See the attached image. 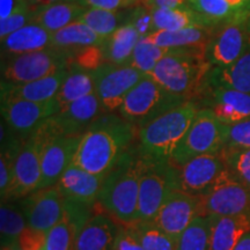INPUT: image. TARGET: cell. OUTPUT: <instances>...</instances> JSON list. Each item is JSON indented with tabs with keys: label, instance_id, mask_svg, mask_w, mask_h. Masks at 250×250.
Instances as JSON below:
<instances>
[{
	"label": "cell",
	"instance_id": "6da1fadb",
	"mask_svg": "<svg viewBox=\"0 0 250 250\" xmlns=\"http://www.w3.org/2000/svg\"><path fill=\"white\" fill-rule=\"evenodd\" d=\"M137 133L138 129L118 114H101L81 137L72 164L105 175L136 145Z\"/></svg>",
	"mask_w": 250,
	"mask_h": 250
},
{
	"label": "cell",
	"instance_id": "7a4b0ae2",
	"mask_svg": "<svg viewBox=\"0 0 250 250\" xmlns=\"http://www.w3.org/2000/svg\"><path fill=\"white\" fill-rule=\"evenodd\" d=\"M140 156L137 143L105 174L98 204L118 223L129 225L138 219Z\"/></svg>",
	"mask_w": 250,
	"mask_h": 250
},
{
	"label": "cell",
	"instance_id": "3957f363",
	"mask_svg": "<svg viewBox=\"0 0 250 250\" xmlns=\"http://www.w3.org/2000/svg\"><path fill=\"white\" fill-rule=\"evenodd\" d=\"M211 68L204 50L180 48L162 58L149 77L168 92L195 101L204 93Z\"/></svg>",
	"mask_w": 250,
	"mask_h": 250
},
{
	"label": "cell",
	"instance_id": "277c9868",
	"mask_svg": "<svg viewBox=\"0 0 250 250\" xmlns=\"http://www.w3.org/2000/svg\"><path fill=\"white\" fill-rule=\"evenodd\" d=\"M198 109L197 102L187 101L140 126L137 133L139 155L151 160L169 162Z\"/></svg>",
	"mask_w": 250,
	"mask_h": 250
},
{
	"label": "cell",
	"instance_id": "5b68a950",
	"mask_svg": "<svg viewBox=\"0 0 250 250\" xmlns=\"http://www.w3.org/2000/svg\"><path fill=\"white\" fill-rule=\"evenodd\" d=\"M188 100L168 92L149 76L139 81L127 94L117 114L137 129Z\"/></svg>",
	"mask_w": 250,
	"mask_h": 250
},
{
	"label": "cell",
	"instance_id": "8992f818",
	"mask_svg": "<svg viewBox=\"0 0 250 250\" xmlns=\"http://www.w3.org/2000/svg\"><path fill=\"white\" fill-rule=\"evenodd\" d=\"M70 51L49 48L1 61V83L23 85L68 68Z\"/></svg>",
	"mask_w": 250,
	"mask_h": 250
},
{
	"label": "cell",
	"instance_id": "52a82bcc",
	"mask_svg": "<svg viewBox=\"0 0 250 250\" xmlns=\"http://www.w3.org/2000/svg\"><path fill=\"white\" fill-rule=\"evenodd\" d=\"M224 147V124L208 108H199L191 125L170 158V164L181 166L203 154H217Z\"/></svg>",
	"mask_w": 250,
	"mask_h": 250
},
{
	"label": "cell",
	"instance_id": "ba28073f",
	"mask_svg": "<svg viewBox=\"0 0 250 250\" xmlns=\"http://www.w3.org/2000/svg\"><path fill=\"white\" fill-rule=\"evenodd\" d=\"M41 138V167L42 180L40 189L54 187L62 175L73 162L74 155L81 140L80 136H66L59 133L48 118L36 130Z\"/></svg>",
	"mask_w": 250,
	"mask_h": 250
},
{
	"label": "cell",
	"instance_id": "9c48e42d",
	"mask_svg": "<svg viewBox=\"0 0 250 250\" xmlns=\"http://www.w3.org/2000/svg\"><path fill=\"white\" fill-rule=\"evenodd\" d=\"M225 171L226 167L219 153L203 154L181 166L170 164L169 180L173 190L199 198L218 182Z\"/></svg>",
	"mask_w": 250,
	"mask_h": 250
},
{
	"label": "cell",
	"instance_id": "30bf717a",
	"mask_svg": "<svg viewBox=\"0 0 250 250\" xmlns=\"http://www.w3.org/2000/svg\"><path fill=\"white\" fill-rule=\"evenodd\" d=\"M92 73L103 114H117L131 89L147 76L130 65L114 64L103 65Z\"/></svg>",
	"mask_w": 250,
	"mask_h": 250
},
{
	"label": "cell",
	"instance_id": "8fae6325",
	"mask_svg": "<svg viewBox=\"0 0 250 250\" xmlns=\"http://www.w3.org/2000/svg\"><path fill=\"white\" fill-rule=\"evenodd\" d=\"M169 168L170 162L155 161L140 156L137 221L153 220L165 199L173 190L169 180Z\"/></svg>",
	"mask_w": 250,
	"mask_h": 250
},
{
	"label": "cell",
	"instance_id": "7c38bea8",
	"mask_svg": "<svg viewBox=\"0 0 250 250\" xmlns=\"http://www.w3.org/2000/svg\"><path fill=\"white\" fill-rule=\"evenodd\" d=\"M250 214V187L233 179L226 170L218 182L198 198V215Z\"/></svg>",
	"mask_w": 250,
	"mask_h": 250
},
{
	"label": "cell",
	"instance_id": "4fadbf2b",
	"mask_svg": "<svg viewBox=\"0 0 250 250\" xmlns=\"http://www.w3.org/2000/svg\"><path fill=\"white\" fill-rule=\"evenodd\" d=\"M59 110L61 107L55 99L46 102L18 99L1 100V120L23 142Z\"/></svg>",
	"mask_w": 250,
	"mask_h": 250
},
{
	"label": "cell",
	"instance_id": "5bb4252c",
	"mask_svg": "<svg viewBox=\"0 0 250 250\" xmlns=\"http://www.w3.org/2000/svg\"><path fill=\"white\" fill-rule=\"evenodd\" d=\"M250 46L247 22L224 24L215 30L205 49V59L211 67H227L235 62Z\"/></svg>",
	"mask_w": 250,
	"mask_h": 250
},
{
	"label": "cell",
	"instance_id": "9a60e30c",
	"mask_svg": "<svg viewBox=\"0 0 250 250\" xmlns=\"http://www.w3.org/2000/svg\"><path fill=\"white\" fill-rule=\"evenodd\" d=\"M28 226L48 233L64 215V198L54 186L40 189L19 199Z\"/></svg>",
	"mask_w": 250,
	"mask_h": 250
},
{
	"label": "cell",
	"instance_id": "2e32d148",
	"mask_svg": "<svg viewBox=\"0 0 250 250\" xmlns=\"http://www.w3.org/2000/svg\"><path fill=\"white\" fill-rule=\"evenodd\" d=\"M41 138L35 131L23 143L14 162V179L9 201H19L39 190L42 180Z\"/></svg>",
	"mask_w": 250,
	"mask_h": 250
},
{
	"label": "cell",
	"instance_id": "e0dca14e",
	"mask_svg": "<svg viewBox=\"0 0 250 250\" xmlns=\"http://www.w3.org/2000/svg\"><path fill=\"white\" fill-rule=\"evenodd\" d=\"M197 215L198 198L179 190H171L152 221L177 240Z\"/></svg>",
	"mask_w": 250,
	"mask_h": 250
},
{
	"label": "cell",
	"instance_id": "ac0fdd59",
	"mask_svg": "<svg viewBox=\"0 0 250 250\" xmlns=\"http://www.w3.org/2000/svg\"><path fill=\"white\" fill-rule=\"evenodd\" d=\"M202 104L213 112L220 123L232 125L250 117V94L225 87H206Z\"/></svg>",
	"mask_w": 250,
	"mask_h": 250
},
{
	"label": "cell",
	"instance_id": "d6986e66",
	"mask_svg": "<svg viewBox=\"0 0 250 250\" xmlns=\"http://www.w3.org/2000/svg\"><path fill=\"white\" fill-rule=\"evenodd\" d=\"M103 114L96 93L72 102L50 117V122L59 133L80 136L88 130L94 121Z\"/></svg>",
	"mask_w": 250,
	"mask_h": 250
},
{
	"label": "cell",
	"instance_id": "ffe728a7",
	"mask_svg": "<svg viewBox=\"0 0 250 250\" xmlns=\"http://www.w3.org/2000/svg\"><path fill=\"white\" fill-rule=\"evenodd\" d=\"M121 225L98 204L95 213L78 234L73 250H112Z\"/></svg>",
	"mask_w": 250,
	"mask_h": 250
},
{
	"label": "cell",
	"instance_id": "44dd1931",
	"mask_svg": "<svg viewBox=\"0 0 250 250\" xmlns=\"http://www.w3.org/2000/svg\"><path fill=\"white\" fill-rule=\"evenodd\" d=\"M189 7L197 12L210 27L247 22L250 0H189Z\"/></svg>",
	"mask_w": 250,
	"mask_h": 250
},
{
	"label": "cell",
	"instance_id": "7402d4cb",
	"mask_svg": "<svg viewBox=\"0 0 250 250\" xmlns=\"http://www.w3.org/2000/svg\"><path fill=\"white\" fill-rule=\"evenodd\" d=\"M105 175H96L71 164L56 184L62 198L96 203Z\"/></svg>",
	"mask_w": 250,
	"mask_h": 250
},
{
	"label": "cell",
	"instance_id": "603a6c76",
	"mask_svg": "<svg viewBox=\"0 0 250 250\" xmlns=\"http://www.w3.org/2000/svg\"><path fill=\"white\" fill-rule=\"evenodd\" d=\"M67 74L68 68H65L51 76L23 85L1 83V100L18 99L33 102H46L54 100Z\"/></svg>",
	"mask_w": 250,
	"mask_h": 250
},
{
	"label": "cell",
	"instance_id": "cb8c5ba5",
	"mask_svg": "<svg viewBox=\"0 0 250 250\" xmlns=\"http://www.w3.org/2000/svg\"><path fill=\"white\" fill-rule=\"evenodd\" d=\"M49 48H52L51 33L34 22L1 40L2 58L41 51Z\"/></svg>",
	"mask_w": 250,
	"mask_h": 250
},
{
	"label": "cell",
	"instance_id": "d4e9b609",
	"mask_svg": "<svg viewBox=\"0 0 250 250\" xmlns=\"http://www.w3.org/2000/svg\"><path fill=\"white\" fill-rule=\"evenodd\" d=\"M211 250H234L250 232V214L210 215Z\"/></svg>",
	"mask_w": 250,
	"mask_h": 250
},
{
	"label": "cell",
	"instance_id": "484cf974",
	"mask_svg": "<svg viewBox=\"0 0 250 250\" xmlns=\"http://www.w3.org/2000/svg\"><path fill=\"white\" fill-rule=\"evenodd\" d=\"M217 29L211 27H190L180 30H155L146 37L154 44L165 48L199 49L205 51Z\"/></svg>",
	"mask_w": 250,
	"mask_h": 250
},
{
	"label": "cell",
	"instance_id": "4316f807",
	"mask_svg": "<svg viewBox=\"0 0 250 250\" xmlns=\"http://www.w3.org/2000/svg\"><path fill=\"white\" fill-rule=\"evenodd\" d=\"M206 87H225L250 94V46L229 66L211 68Z\"/></svg>",
	"mask_w": 250,
	"mask_h": 250
},
{
	"label": "cell",
	"instance_id": "83f0119b",
	"mask_svg": "<svg viewBox=\"0 0 250 250\" xmlns=\"http://www.w3.org/2000/svg\"><path fill=\"white\" fill-rule=\"evenodd\" d=\"M140 34L132 23L125 22L102 43L109 64L127 65L138 44Z\"/></svg>",
	"mask_w": 250,
	"mask_h": 250
},
{
	"label": "cell",
	"instance_id": "f1b7e54d",
	"mask_svg": "<svg viewBox=\"0 0 250 250\" xmlns=\"http://www.w3.org/2000/svg\"><path fill=\"white\" fill-rule=\"evenodd\" d=\"M86 9L85 6L79 4L78 1L59 2V4L35 11L33 22L40 24L52 34L72 22L79 21L80 17L85 13Z\"/></svg>",
	"mask_w": 250,
	"mask_h": 250
},
{
	"label": "cell",
	"instance_id": "f546056e",
	"mask_svg": "<svg viewBox=\"0 0 250 250\" xmlns=\"http://www.w3.org/2000/svg\"><path fill=\"white\" fill-rule=\"evenodd\" d=\"M103 41L104 40H102L95 31L81 21L72 22L51 34L52 48L66 51H73L90 45H101Z\"/></svg>",
	"mask_w": 250,
	"mask_h": 250
},
{
	"label": "cell",
	"instance_id": "4dcf8cb0",
	"mask_svg": "<svg viewBox=\"0 0 250 250\" xmlns=\"http://www.w3.org/2000/svg\"><path fill=\"white\" fill-rule=\"evenodd\" d=\"M27 219L18 201L1 202L0 205V246L1 250L14 248L24 228Z\"/></svg>",
	"mask_w": 250,
	"mask_h": 250
},
{
	"label": "cell",
	"instance_id": "1f68e13d",
	"mask_svg": "<svg viewBox=\"0 0 250 250\" xmlns=\"http://www.w3.org/2000/svg\"><path fill=\"white\" fill-rule=\"evenodd\" d=\"M151 11L155 30H180L190 27H210L201 15L190 7L151 8Z\"/></svg>",
	"mask_w": 250,
	"mask_h": 250
},
{
	"label": "cell",
	"instance_id": "d6a6232c",
	"mask_svg": "<svg viewBox=\"0 0 250 250\" xmlns=\"http://www.w3.org/2000/svg\"><path fill=\"white\" fill-rule=\"evenodd\" d=\"M93 93H95V80L92 72L68 68L66 79L62 83L55 100L62 109Z\"/></svg>",
	"mask_w": 250,
	"mask_h": 250
},
{
	"label": "cell",
	"instance_id": "836d02e7",
	"mask_svg": "<svg viewBox=\"0 0 250 250\" xmlns=\"http://www.w3.org/2000/svg\"><path fill=\"white\" fill-rule=\"evenodd\" d=\"M175 250H211L210 215H197L177 237Z\"/></svg>",
	"mask_w": 250,
	"mask_h": 250
},
{
	"label": "cell",
	"instance_id": "e575fe53",
	"mask_svg": "<svg viewBox=\"0 0 250 250\" xmlns=\"http://www.w3.org/2000/svg\"><path fill=\"white\" fill-rule=\"evenodd\" d=\"M180 48H165V46H159L151 42L147 37H140L138 44L134 48L132 57L127 65L138 68L143 73L149 74L152 73L154 67L159 62L166 56L173 54Z\"/></svg>",
	"mask_w": 250,
	"mask_h": 250
},
{
	"label": "cell",
	"instance_id": "d590c367",
	"mask_svg": "<svg viewBox=\"0 0 250 250\" xmlns=\"http://www.w3.org/2000/svg\"><path fill=\"white\" fill-rule=\"evenodd\" d=\"M79 21L87 24L102 40L108 39L122 24L126 22L124 21V15L120 13V11H105L99 8H87Z\"/></svg>",
	"mask_w": 250,
	"mask_h": 250
},
{
	"label": "cell",
	"instance_id": "8d00e7d4",
	"mask_svg": "<svg viewBox=\"0 0 250 250\" xmlns=\"http://www.w3.org/2000/svg\"><path fill=\"white\" fill-rule=\"evenodd\" d=\"M129 225L145 250H175L176 248V240L164 232L152 220L136 221Z\"/></svg>",
	"mask_w": 250,
	"mask_h": 250
},
{
	"label": "cell",
	"instance_id": "74e56055",
	"mask_svg": "<svg viewBox=\"0 0 250 250\" xmlns=\"http://www.w3.org/2000/svg\"><path fill=\"white\" fill-rule=\"evenodd\" d=\"M219 154L228 174L250 187V148H223Z\"/></svg>",
	"mask_w": 250,
	"mask_h": 250
},
{
	"label": "cell",
	"instance_id": "f35d334b",
	"mask_svg": "<svg viewBox=\"0 0 250 250\" xmlns=\"http://www.w3.org/2000/svg\"><path fill=\"white\" fill-rule=\"evenodd\" d=\"M105 64L109 62L105 58L102 44L90 45L70 51L68 68H79V70L93 72Z\"/></svg>",
	"mask_w": 250,
	"mask_h": 250
},
{
	"label": "cell",
	"instance_id": "ab89813d",
	"mask_svg": "<svg viewBox=\"0 0 250 250\" xmlns=\"http://www.w3.org/2000/svg\"><path fill=\"white\" fill-rule=\"evenodd\" d=\"M96 203H88L78 201V199L64 198V217L73 227L74 233H76V239L80 230L86 226V224L90 220L95 213Z\"/></svg>",
	"mask_w": 250,
	"mask_h": 250
},
{
	"label": "cell",
	"instance_id": "60d3db41",
	"mask_svg": "<svg viewBox=\"0 0 250 250\" xmlns=\"http://www.w3.org/2000/svg\"><path fill=\"white\" fill-rule=\"evenodd\" d=\"M76 233L70 223L62 217L48 232L44 250H73Z\"/></svg>",
	"mask_w": 250,
	"mask_h": 250
},
{
	"label": "cell",
	"instance_id": "b9f144b4",
	"mask_svg": "<svg viewBox=\"0 0 250 250\" xmlns=\"http://www.w3.org/2000/svg\"><path fill=\"white\" fill-rule=\"evenodd\" d=\"M223 148H250V117L232 125L224 124Z\"/></svg>",
	"mask_w": 250,
	"mask_h": 250
},
{
	"label": "cell",
	"instance_id": "7bdbcfd3",
	"mask_svg": "<svg viewBox=\"0 0 250 250\" xmlns=\"http://www.w3.org/2000/svg\"><path fill=\"white\" fill-rule=\"evenodd\" d=\"M126 22L132 23L142 37L147 36L153 31H155L152 11L145 4L137 5L131 8V12L126 17Z\"/></svg>",
	"mask_w": 250,
	"mask_h": 250
},
{
	"label": "cell",
	"instance_id": "ee69618b",
	"mask_svg": "<svg viewBox=\"0 0 250 250\" xmlns=\"http://www.w3.org/2000/svg\"><path fill=\"white\" fill-rule=\"evenodd\" d=\"M34 17H35V11L28 7L23 11L9 15L4 20H0V39H5L14 31L31 23L34 21Z\"/></svg>",
	"mask_w": 250,
	"mask_h": 250
},
{
	"label": "cell",
	"instance_id": "f6af8a7d",
	"mask_svg": "<svg viewBox=\"0 0 250 250\" xmlns=\"http://www.w3.org/2000/svg\"><path fill=\"white\" fill-rule=\"evenodd\" d=\"M48 233L27 226L18 240L17 248L20 250H44Z\"/></svg>",
	"mask_w": 250,
	"mask_h": 250
},
{
	"label": "cell",
	"instance_id": "bcb514c9",
	"mask_svg": "<svg viewBox=\"0 0 250 250\" xmlns=\"http://www.w3.org/2000/svg\"><path fill=\"white\" fill-rule=\"evenodd\" d=\"M112 250H145L131 225H121Z\"/></svg>",
	"mask_w": 250,
	"mask_h": 250
},
{
	"label": "cell",
	"instance_id": "7dc6e473",
	"mask_svg": "<svg viewBox=\"0 0 250 250\" xmlns=\"http://www.w3.org/2000/svg\"><path fill=\"white\" fill-rule=\"evenodd\" d=\"M86 8H99L105 11H122L143 4V0H77Z\"/></svg>",
	"mask_w": 250,
	"mask_h": 250
},
{
	"label": "cell",
	"instance_id": "c3c4849f",
	"mask_svg": "<svg viewBox=\"0 0 250 250\" xmlns=\"http://www.w3.org/2000/svg\"><path fill=\"white\" fill-rule=\"evenodd\" d=\"M29 7L27 0H0V20Z\"/></svg>",
	"mask_w": 250,
	"mask_h": 250
},
{
	"label": "cell",
	"instance_id": "681fc988",
	"mask_svg": "<svg viewBox=\"0 0 250 250\" xmlns=\"http://www.w3.org/2000/svg\"><path fill=\"white\" fill-rule=\"evenodd\" d=\"M143 4L151 8L189 7V0H143Z\"/></svg>",
	"mask_w": 250,
	"mask_h": 250
},
{
	"label": "cell",
	"instance_id": "f907efd6",
	"mask_svg": "<svg viewBox=\"0 0 250 250\" xmlns=\"http://www.w3.org/2000/svg\"><path fill=\"white\" fill-rule=\"evenodd\" d=\"M28 5L34 11H39L41 8L48 7V6L59 4V2H67V1H77V0H27Z\"/></svg>",
	"mask_w": 250,
	"mask_h": 250
},
{
	"label": "cell",
	"instance_id": "816d5d0a",
	"mask_svg": "<svg viewBox=\"0 0 250 250\" xmlns=\"http://www.w3.org/2000/svg\"><path fill=\"white\" fill-rule=\"evenodd\" d=\"M234 250H250V232L247 233L245 236L240 240Z\"/></svg>",
	"mask_w": 250,
	"mask_h": 250
},
{
	"label": "cell",
	"instance_id": "f5cc1de1",
	"mask_svg": "<svg viewBox=\"0 0 250 250\" xmlns=\"http://www.w3.org/2000/svg\"><path fill=\"white\" fill-rule=\"evenodd\" d=\"M247 29H248V33L250 34V14L248 20H247Z\"/></svg>",
	"mask_w": 250,
	"mask_h": 250
},
{
	"label": "cell",
	"instance_id": "db71d44e",
	"mask_svg": "<svg viewBox=\"0 0 250 250\" xmlns=\"http://www.w3.org/2000/svg\"><path fill=\"white\" fill-rule=\"evenodd\" d=\"M5 250H20V249L17 248V247H14V248H9V249H5Z\"/></svg>",
	"mask_w": 250,
	"mask_h": 250
}]
</instances>
